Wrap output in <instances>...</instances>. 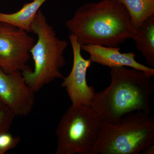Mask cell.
Masks as SVG:
<instances>
[{
  "instance_id": "277c9868",
  "label": "cell",
  "mask_w": 154,
  "mask_h": 154,
  "mask_svg": "<svg viewBox=\"0 0 154 154\" xmlns=\"http://www.w3.org/2000/svg\"><path fill=\"white\" fill-rule=\"evenodd\" d=\"M154 144V119L137 111L115 124L101 122L99 136L91 154H139Z\"/></svg>"
},
{
  "instance_id": "5bb4252c",
  "label": "cell",
  "mask_w": 154,
  "mask_h": 154,
  "mask_svg": "<svg viewBox=\"0 0 154 154\" xmlns=\"http://www.w3.org/2000/svg\"><path fill=\"white\" fill-rule=\"evenodd\" d=\"M21 138L14 136L8 132L0 134V151L3 154L15 148L20 143Z\"/></svg>"
},
{
  "instance_id": "9a60e30c",
  "label": "cell",
  "mask_w": 154,
  "mask_h": 154,
  "mask_svg": "<svg viewBox=\"0 0 154 154\" xmlns=\"http://www.w3.org/2000/svg\"><path fill=\"white\" fill-rule=\"evenodd\" d=\"M142 154H154V144L150 146L143 150L141 152Z\"/></svg>"
},
{
  "instance_id": "5b68a950",
  "label": "cell",
  "mask_w": 154,
  "mask_h": 154,
  "mask_svg": "<svg viewBox=\"0 0 154 154\" xmlns=\"http://www.w3.org/2000/svg\"><path fill=\"white\" fill-rule=\"evenodd\" d=\"M101 119L90 106L72 105L60 119L56 154H91L98 139Z\"/></svg>"
},
{
  "instance_id": "7a4b0ae2",
  "label": "cell",
  "mask_w": 154,
  "mask_h": 154,
  "mask_svg": "<svg viewBox=\"0 0 154 154\" xmlns=\"http://www.w3.org/2000/svg\"><path fill=\"white\" fill-rule=\"evenodd\" d=\"M110 69V85L95 93L90 105L101 121L115 124L128 113L142 111L149 114L154 92L152 77L132 68Z\"/></svg>"
},
{
  "instance_id": "4fadbf2b",
  "label": "cell",
  "mask_w": 154,
  "mask_h": 154,
  "mask_svg": "<svg viewBox=\"0 0 154 154\" xmlns=\"http://www.w3.org/2000/svg\"><path fill=\"white\" fill-rule=\"evenodd\" d=\"M16 116L5 105L0 108V134L8 132Z\"/></svg>"
},
{
  "instance_id": "30bf717a",
  "label": "cell",
  "mask_w": 154,
  "mask_h": 154,
  "mask_svg": "<svg viewBox=\"0 0 154 154\" xmlns=\"http://www.w3.org/2000/svg\"><path fill=\"white\" fill-rule=\"evenodd\" d=\"M47 1L33 0L30 3L25 4L19 11L11 14L0 12V22L14 25L30 33L36 14Z\"/></svg>"
},
{
  "instance_id": "3957f363",
  "label": "cell",
  "mask_w": 154,
  "mask_h": 154,
  "mask_svg": "<svg viewBox=\"0 0 154 154\" xmlns=\"http://www.w3.org/2000/svg\"><path fill=\"white\" fill-rule=\"evenodd\" d=\"M37 36L30 50L34 69L22 72L24 79L35 93L57 79H63L60 69L66 63L64 52L68 42L58 37L52 26L40 10L31 26Z\"/></svg>"
},
{
  "instance_id": "ba28073f",
  "label": "cell",
  "mask_w": 154,
  "mask_h": 154,
  "mask_svg": "<svg viewBox=\"0 0 154 154\" xmlns=\"http://www.w3.org/2000/svg\"><path fill=\"white\" fill-rule=\"evenodd\" d=\"M35 93L25 82L22 72L8 74L0 69V102L16 117H25L32 112Z\"/></svg>"
},
{
  "instance_id": "2e32d148",
  "label": "cell",
  "mask_w": 154,
  "mask_h": 154,
  "mask_svg": "<svg viewBox=\"0 0 154 154\" xmlns=\"http://www.w3.org/2000/svg\"><path fill=\"white\" fill-rule=\"evenodd\" d=\"M4 106H5V105H3L2 103V102H0V108H1V107H4Z\"/></svg>"
},
{
  "instance_id": "8992f818",
  "label": "cell",
  "mask_w": 154,
  "mask_h": 154,
  "mask_svg": "<svg viewBox=\"0 0 154 154\" xmlns=\"http://www.w3.org/2000/svg\"><path fill=\"white\" fill-rule=\"evenodd\" d=\"M35 43L28 32L0 22V69L8 74L31 69L27 63Z\"/></svg>"
},
{
  "instance_id": "7c38bea8",
  "label": "cell",
  "mask_w": 154,
  "mask_h": 154,
  "mask_svg": "<svg viewBox=\"0 0 154 154\" xmlns=\"http://www.w3.org/2000/svg\"><path fill=\"white\" fill-rule=\"evenodd\" d=\"M128 11L133 26L139 28L147 19L154 16V0H119Z\"/></svg>"
},
{
  "instance_id": "9c48e42d",
  "label": "cell",
  "mask_w": 154,
  "mask_h": 154,
  "mask_svg": "<svg viewBox=\"0 0 154 154\" xmlns=\"http://www.w3.org/2000/svg\"><path fill=\"white\" fill-rule=\"evenodd\" d=\"M81 48L90 54L89 59L92 63L109 67L110 68L125 66L142 71L152 77L154 69L146 66L136 60L137 55L133 52L122 53L120 47H110L95 45H84Z\"/></svg>"
},
{
  "instance_id": "52a82bcc",
  "label": "cell",
  "mask_w": 154,
  "mask_h": 154,
  "mask_svg": "<svg viewBox=\"0 0 154 154\" xmlns=\"http://www.w3.org/2000/svg\"><path fill=\"white\" fill-rule=\"evenodd\" d=\"M72 50L73 60L70 72L64 77L61 86L65 89L72 105L90 106L95 95V89L88 85L87 72L92 62L90 59L84 58L81 53V44L74 34L69 35Z\"/></svg>"
},
{
  "instance_id": "8fae6325",
  "label": "cell",
  "mask_w": 154,
  "mask_h": 154,
  "mask_svg": "<svg viewBox=\"0 0 154 154\" xmlns=\"http://www.w3.org/2000/svg\"><path fill=\"white\" fill-rule=\"evenodd\" d=\"M132 39L137 50L143 56L149 67L154 66V16L149 17L139 28Z\"/></svg>"
},
{
  "instance_id": "6da1fadb",
  "label": "cell",
  "mask_w": 154,
  "mask_h": 154,
  "mask_svg": "<svg viewBox=\"0 0 154 154\" xmlns=\"http://www.w3.org/2000/svg\"><path fill=\"white\" fill-rule=\"evenodd\" d=\"M65 26L81 45L119 47L137 33L128 11L119 0H102L81 6Z\"/></svg>"
}]
</instances>
